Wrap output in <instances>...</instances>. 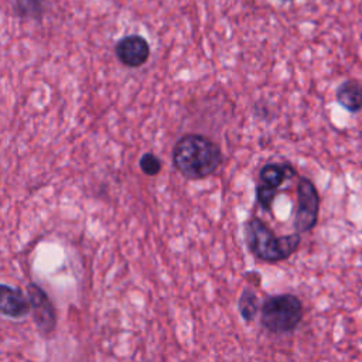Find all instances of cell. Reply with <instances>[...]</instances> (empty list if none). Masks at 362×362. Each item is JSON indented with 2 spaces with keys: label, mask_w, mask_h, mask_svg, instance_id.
Wrapping results in <instances>:
<instances>
[{
  "label": "cell",
  "mask_w": 362,
  "mask_h": 362,
  "mask_svg": "<svg viewBox=\"0 0 362 362\" xmlns=\"http://www.w3.org/2000/svg\"><path fill=\"white\" fill-rule=\"evenodd\" d=\"M173 164L187 180H202L219 168L222 151L209 137L188 133L181 136L174 144Z\"/></svg>",
  "instance_id": "6da1fadb"
},
{
  "label": "cell",
  "mask_w": 362,
  "mask_h": 362,
  "mask_svg": "<svg viewBox=\"0 0 362 362\" xmlns=\"http://www.w3.org/2000/svg\"><path fill=\"white\" fill-rule=\"evenodd\" d=\"M243 236L249 252L266 263H277L288 259L297 252L301 242V236L297 232L277 236L259 216H252L245 222Z\"/></svg>",
  "instance_id": "7a4b0ae2"
},
{
  "label": "cell",
  "mask_w": 362,
  "mask_h": 362,
  "mask_svg": "<svg viewBox=\"0 0 362 362\" xmlns=\"http://www.w3.org/2000/svg\"><path fill=\"white\" fill-rule=\"evenodd\" d=\"M304 307L301 300L290 293L267 297L260 305V324L273 334H287L301 322Z\"/></svg>",
  "instance_id": "3957f363"
},
{
  "label": "cell",
  "mask_w": 362,
  "mask_h": 362,
  "mask_svg": "<svg viewBox=\"0 0 362 362\" xmlns=\"http://www.w3.org/2000/svg\"><path fill=\"white\" fill-rule=\"evenodd\" d=\"M318 212L320 194L315 184L307 177H300L297 181V204L293 219L294 230L300 235L311 230L318 221Z\"/></svg>",
  "instance_id": "277c9868"
},
{
  "label": "cell",
  "mask_w": 362,
  "mask_h": 362,
  "mask_svg": "<svg viewBox=\"0 0 362 362\" xmlns=\"http://www.w3.org/2000/svg\"><path fill=\"white\" fill-rule=\"evenodd\" d=\"M27 294L35 325L44 335L51 334L57 325V315L49 297L35 283L27 286Z\"/></svg>",
  "instance_id": "5b68a950"
},
{
  "label": "cell",
  "mask_w": 362,
  "mask_h": 362,
  "mask_svg": "<svg viewBox=\"0 0 362 362\" xmlns=\"http://www.w3.org/2000/svg\"><path fill=\"white\" fill-rule=\"evenodd\" d=\"M117 59L129 68L144 65L150 57V45L141 35H127L117 41L115 47Z\"/></svg>",
  "instance_id": "8992f818"
},
{
  "label": "cell",
  "mask_w": 362,
  "mask_h": 362,
  "mask_svg": "<svg viewBox=\"0 0 362 362\" xmlns=\"http://www.w3.org/2000/svg\"><path fill=\"white\" fill-rule=\"evenodd\" d=\"M30 311V301L20 288L0 284V314L11 318H23Z\"/></svg>",
  "instance_id": "52a82bcc"
},
{
  "label": "cell",
  "mask_w": 362,
  "mask_h": 362,
  "mask_svg": "<svg viewBox=\"0 0 362 362\" xmlns=\"http://www.w3.org/2000/svg\"><path fill=\"white\" fill-rule=\"evenodd\" d=\"M296 175L297 171L290 163H267L262 167L259 173V180L262 184L279 189L287 178L290 180Z\"/></svg>",
  "instance_id": "ba28073f"
},
{
  "label": "cell",
  "mask_w": 362,
  "mask_h": 362,
  "mask_svg": "<svg viewBox=\"0 0 362 362\" xmlns=\"http://www.w3.org/2000/svg\"><path fill=\"white\" fill-rule=\"evenodd\" d=\"M337 102L348 112L356 113L362 109V83L354 79L344 81L335 92Z\"/></svg>",
  "instance_id": "9c48e42d"
},
{
  "label": "cell",
  "mask_w": 362,
  "mask_h": 362,
  "mask_svg": "<svg viewBox=\"0 0 362 362\" xmlns=\"http://www.w3.org/2000/svg\"><path fill=\"white\" fill-rule=\"evenodd\" d=\"M13 10L21 18H41L45 11V0H14Z\"/></svg>",
  "instance_id": "30bf717a"
},
{
  "label": "cell",
  "mask_w": 362,
  "mask_h": 362,
  "mask_svg": "<svg viewBox=\"0 0 362 362\" xmlns=\"http://www.w3.org/2000/svg\"><path fill=\"white\" fill-rule=\"evenodd\" d=\"M238 308L240 315L243 317V320L246 321H252L259 310V300L255 291L246 288L242 291L239 301H238Z\"/></svg>",
  "instance_id": "8fae6325"
},
{
  "label": "cell",
  "mask_w": 362,
  "mask_h": 362,
  "mask_svg": "<svg viewBox=\"0 0 362 362\" xmlns=\"http://www.w3.org/2000/svg\"><path fill=\"white\" fill-rule=\"evenodd\" d=\"M277 194H279L277 188L269 187L266 184L259 182L257 187H256V201L260 205V208L264 209V211H269L272 208Z\"/></svg>",
  "instance_id": "7c38bea8"
},
{
  "label": "cell",
  "mask_w": 362,
  "mask_h": 362,
  "mask_svg": "<svg viewBox=\"0 0 362 362\" xmlns=\"http://www.w3.org/2000/svg\"><path fill=\"white\" fill-rule=\"evenodd\" d=\"M139 165H140V170L146 174V175H157L160 171H161V161L160 158L153 154V153H146L140 157V161H139Z\"/></svg>",
  "instance_id": "4fadbf2b"
},
{
  "label": "cell",
  "mask_w": 362,
  "mask_h": 362,
  "mask_svg": "<svg viewBox=\"0 0 362 362\" xmlns=\"http://www.w3.org/2000/svg\"><path fill=\"white\" fill-rule=\"evenodd\" d=\"M283 1H290V0H283Z\"/></svg>",
  "instance_id": "5bb4252c"
}]
</instances>
